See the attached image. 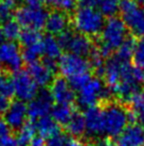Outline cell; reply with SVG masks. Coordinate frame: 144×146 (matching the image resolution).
<instances>
[{"mask_svg": "<svg viewBox=\"0 0 144 146\" xmlns=\"http://www.w3.org/2000/svg\"><path fill=\"white\" fill-rule=\"evenodd\" d=\"M120 13L126 28L132 36H144V10L139 7L137 0H120Z\"/></svg>", "mask_w": 144, "mask_h": 146, "instance_id": "5", "label": "cell"}, {"mask_svg": "<svg viewBox=\"0 0 144 146\" xmlns=\"http://www.w3.org/2000/svg\"><path fill=\"white\" fill-rule=\"evenodd\" d=\"M139 2H141V3H144V0H139Z\"/></svg>", "mask_w": 144, "mask_h": 146, "instance_id": "43", "label": "cell"}, {"mask_svg": "<svg viewBox=\"0 0 144 146\" xmlns=\"http://www.w3.org/2000/svg\"><path fill=\"white\" fill-rule=\"evenodd\" d=\"M77 3L81 8H96L98 7L99 0H77Z\"/></svg>", "mask_w": 144, "mask_h": 146, "instance_id": "36", "label": "cell"}, {"mask_svg": "<svg viewBox=\"0 0 144 146\" xmlns=\"http://www.w3.org/2000/svg\"><path fill=\"white\" fill-rule=\"evenodd\" d=\"M4 122L10 127V129L19 130L27 123L28 117V106L21 100H14L10 104L5 111Z\"/></svg>", "mask_w": 144, "mask_h": 146, "instance_id": "12", "label": "cell"}, {"mask_svg": "<svg viewBox=\"0 0 144 146\" xmlns=\"http://www.w3.org/2000/svg\"><path fill=\"white\" fill-rule=\"evenodd\" d=\"M22 59L24 62L29 64H32L35 62H38L39 58L44 56V50H43V41L37 44L31 45V46H27L24 47L22 49Z\"/></svg>", "mask_w": 144, "mask_h": 146, "instance_id": "23", "label": "cell"}, {"mask_svg": "<svg viewBox=\"0 0 144 146\" xmlns=\"http://www.w3.org/2000/svg\"><path fill=\"white\" fill-rule=\"evenodd\" d=\"M43 50H44L45 58L52 59V60H60L62 57V50L60 44L57 42V38L53 35H46L43 38Z\"/></svg>", "mask_w": 144, "mask_h": 146, "instance_id": "20", "label": "cell"}, {"mask_svg": "<svg viewBox=\"0 0 144 146\" xmlns=\"http://www.w3.org/2000/svg\"><path fill=\"white\" fill-rule=\"evenodd\" d=\"M67 146H85L84 143L80 141L79 139H70Z\"/></svg>", "mask_w": 144, "mask_h": 146, "instance_id": "40", "label": "cell"}, {"mask_svg": "<svg viewBox=\"0 0 144 146\" xmlns=\"http://www.w3.org/2000/svg\"><path fill=\"white\" fill-rule=\"evenodd\" d=\"M53 97L51 92L43 89L38 92L33 100L28 105V116L32 122H37L38 119L48 116L53 108Z\"/></svg>", "mask_w": 144, "mask_h": 146, "instance_id": "11", "label": "cell"}, {"mask_svg": "<svg viewBox=\"0 0 144 146\" xmlns=\"http://www.w3.org/2000/svg\"><path fill=\"white\" fill-rule=\"evenodd\" d=\"M14 95L12 78L4 73L0 72V96L4 98H11Z\"/></svg>", "mask_w": 144, "mask_h": 146, "instance_id": "29", "label": "cell"}, {"mask_svg": "<svg viewBox=\"0 0 144 146\" xmlns=\"http://www.w3.org/2000/svg\"><path fill=\"white\" fill-rule=\"evenodd\" d=\"M1 1H3V2H7V3H10V4H12V5H13V3L17 2L18 0H1Z\"/></svg>", "mask_w": 144, "mask_h": 146, "instance_id": "42", "label": "cell"}, {"mask_svg": "<svg viewBox=\"0 0 144 146\" xmlns=\"http://www.w3.org/2000/svg\"><path fill=\"white\" fill-rule=\"evenodd\" d=\"M13 15V8L12 4L7 3L0 0V23H7L11 19Z\"/></svg>", "mask_w": 144, "mask_h": 146, "instance_id": "34", "label": "cell"}, {"mask_svg": "<svg viewBox=\"0 0 144 146\" xmlns=\"http://www.w3.org/2000/svg\"><path fill=\"white\" fill-rule=\"evenodd\" d=\"M136 40L134 36H127V38L124 41V43L121 45L119 49L117 50V53L115 54L122 61L129 62V60L134 57L135 48H136Z\"/></svg>", "mask_w": 144, "mask_h": 146, "instance_id": "24", "label": "cell"}, {"mask_svg": "<svg viewBox=\"0 0 144 146\" xmlns=\"http://www.w3.org/2000/svg\"><path fill=\"white\" fill-rule=\"evenodd\" d=\"M130 122L129 112L120 104L111 102L103 108V126L104 134L108 138L117 139Z\"/></svg>", "mask_w": 144, "mask_h": 146, "instance_id": "3", "label": "cell"}, {"mask_svg": "<svg viewBox=\"0 0 144 146\" xmlns=\"http://www.w3.org/2000/svg\"><path fill=\"white\" fill-rule=\"evenodd\" d=\"M44 37L41 36L39 31H35V30H30V29H24L20 34L19 41L24 47L27 46H31V45L37 44L43 41Z\"/></svg>", "mask_w": 144, "mask_h": 146, "instance_id": "28", "label": "cell"}, {"mask_svg": "<svg viewBox=\"0 0 144 146\" xmlns=\"http://www.w3.org/2000/svg\"><path fill=\"white\" fill-rule=\"evenodd\" d=\"M36 126L35 124L31 121V122H27L24 124L17 133L16 140L19 146H29L30 143L32 142V140L35 138Z\"/></svg>", "mask_w": 144, "mask_h": 146, "instance_id": "22", "label": "cell"}, {"mask_svg": "<svg viewBox=\"0 0 144 146\" xmlns=\"http://www.w3.org/2000/svg\"><path fill=\"white\" fill-rule=\"evenodd\" d=\"M43 1L49 7H52L63 12L72 11L76 3V0H43Z\"/></svg>", "mask_w": 144, "mask_h": 146, "instance_id": "30", "label": "cell"}, {"mask_svg": "<svg viewBox=\"0 0 144 146\" xmlns=\"http://www.w3.org/2000/svg\"><path fill=\"white\" fill-rule=\"evenodd\" d=\"M112 141L115 146H143L144 127L140 124L132 123L118 138Z\"/></svg>", "mask_w": 144, "mask_h": 146, "instance_id": "14", "label": "cell"}, {"mask_svg": "<svg viewBox=\"0 0 144 146\" xmlns=\"http://www.w3.org/2000/svg\"><path fill=\"white\" fill-rule=\"evenodd\" d=\"M57 42L63 50H67L68 52L81 57L89 56L94 49L92 41L88 36L69 29L57 35Z\"/></svg>", "mask_w": 144, "mask_h": 146, "instance_id": "6", "label": "cell"}, {"mask_svg": "<svg viewBox=\"0 0 144 146\" xmlns=\"http://www.w3.org/2000/svg\"><path fill=\"white\" fill-rule=\"evenodd\" d=\"M90 79H91L90 73L83 74V75H77V76L69 78L68 82L69 84H70V86L74 90V92H79L82 88H84L85 85L88 83Z\"/></svg>", "mask_w": 144, "mask_h": 146, "instance_id": "32", "label": "cell"}, {"mask_svg": "<svg viewBox=\"0 0 144 146\" xmlns=\"http://www.w3.org/2000/svg\"><path fill=\"white\" fill-rule=\"evenodd\" d=\"M9 106H10V102L8 98H4L0 96V114H4L5 111L8 110Z\"/></svg>", "mask_w": 144, "mask_h": 146, "instance_id": "37", "label": "cell"}, {"mask_svg": "<svg viewBox=\"0 0 144 146\" xmlns=\"http://www.w3.org/2000/svg\"><path fill=\"white\" fill-rule=\"evenodd\" d=\"M2 33H3L4 38H7L8 41L15 42L20 37V34L22 32L20 25L14 19H10L7 23L2 24Z\"/></svg>", "mask_w": 144, "mask_h": 146, "instance_id": "25", "label": "cell"}, {"mask_svg": "<svg viewBox=\"0 0 144 146\" xmlns=\"http://www.w3.org/2000/svg\"><path fill=\"white\" fill-rule=\"evenodd\" d=\"M85 124H86V134L92 137L104 135V126H103V108L92 107L85 111Z\"/></svg>", "mask_w": 144, "mask_h": 146, "instance_id": "15", "label": "cell"}, {"mask_svg": "<svg viewBox=\"0 0 144 146\" xmlns=\"http://www.w3.org/2000/svg\"><path fill=\"white\" fill-rule=\"evenodd\" d=\"M14 15H15V21L20 25V27L39 31L46 26L49 12L44 7L32 8L24 4L17 9Z\"/></svg>", "mask_w": 144, "mask_h": 146, "instance_id": "7", "label": "cell"}, {"mask_svg": "<svg viewBox=\"0 0 144 146\" xmlns=\"http://www.w3.org/2000/svg\"><path fill=\"white\" fill-rule=\"evenodd\" d=\"M27 72L35 81L36 84L40 88H45L50 82H52L53 73L43 64V62L38 61L32 64H29Z\"/></svg>", "mask_w": 144, "mask_h": 146, "instance_id": "17", "label": "cell"}, {"mask_svg": "<svg viewBox=\"0 0 144 146\" xmlns=\"http://www.w3.org/2000/svg\"><path fill=\"white\" fill-rule=\"evenodd\" d=\"M14 95L18 100L24 102H31L38 94V85L36 84L27 70H19L14 73L12 77Z\"/></svg>", "mask_w": 144, "mask_h": 146, "instance_id": "8", "label": "cell"}, {"mask_svg": "<svg viewBox=\"0 0 144 146\" xmlns=\"http://www.w3.org/2000/svg\"><path fill=\"white\" fill-rule=\"evenodd\" d=\"M91 65L85 57H81L74 53L67 52L62 54L58 60V70L67 79L77 75L89 74Z\"/></svg>", "mask_w": 144, "mask_h": 146, "instance_id": "9", "label": "cell"}, {"mask_svg": "<svg viewBox=\"0 0 144 146\" xmlns=\"http://www.w3.org/2000/svg\"><path fill=\"white\" fill-rule=\"evenodd\" d=\"M127 38V28L122 18L110 17L105 21L99 38L98 50L103 58H110L113 51H117Z\"/></svg>", "mask_w": 144, "mask_h": 146, "instance_id": "1", "label": "cell"}, {"mask_svg": "<svg viewBox=\"0 0 144 146\" xmlns=\"http://www.w3.org/2000/svg\"><path fill=\"white\" fill-rule=\"evenodd\" d=\"M105 21L103 14L96 8L79 7L72 17V23L76 31L88 37L101 34Z\"/></svg>", "mask_w": 144, "mask_h": 146, "instance_id": "2", "label": "cell"}, {"mask_svg": "<svg viewBox=\"0 0 144 146\" xmlns=\"http://www.w3.org/2000/svg\"><path fill=\"white\" fill-rule=\"evenodd\" d=\"M35 126L38 137L43 138L44 140L52 138L60 132V124H57L52 118V116H49V115L38 119Z\"/></svg>", "mask_w": 144, "mask_h": 146, "instance_id": "18", "label": "cell"}, {"mask_svg": "<svg viewBox=\"0 0 144 146\" xmlns=\"http://www.w3.org/2000/svg\"><path fill=\"white\" fill-rule=\"evenodd\" d=\"M46 143H45V140L40 137H35V138L32 140V142L30 143L29 146H45Z\"/></svg>", "mask_w": 144, "mask_h": 146, "instance_id": "39", "label": "cell"}, {"mask_svg": "<svg viewBox=\"0 0 144 146\" xmlns=\"http://www.w3.org/2000/svg\"><path fill=\"white\" fill-rule=\"evenodd\" d=\"M22 64L24 59L19 46L15 42H3L0 46V65L12 73H17Z\"/></svg>", "mask_w": 144, "mask_h": 146, "instance_id": "10", "label": "cell"}, {"mask_svg": "<svg viewBox=\"0 0 144 146\" xmlns=\"http://www.w3.org/2000/svg\"><path fill=\"white\" fill-rule=\"evenodd\" d=\"M143 146H144V145H143Z\"/></svg>", "mask_w": 144, "mask_h": 146, "instance_id": "44", "label": "cell"}, {"mask_svg": "<svg viewBox=\"0 0 144 146\" xmlns=\"http://www.w3.org/2000/svg\"><path fill=\"white\" fill-rule=\"evenodd\" d=\"M69 140L68 135L65 133L60 132L58 134H56L52 138L48 139V141L46 142L45 146H67Z\"/></svg>", "mask_w": 144, "mask_h": 146, "instance_id": "33", "label": "cell"}, {"mask_svg": "<svg viewBox=\"0 0 144 146\" xmlns=\"http://www.w3.org/2000/svg\"><path fill=\"white\" fill-rule=\"evenodd\" d=\"M132 59L135 65L144 70V36L140 37L139 41L136 43V48Z\"/></svg>", "mask_w": 144, "mask_h": 146, "instance_id": "31", "label": "cell"}, {"mask_svg": "<svg viewBox=\"0 0 144 146\" xmlns=\"http://www.w3.org/2000/svg\"><path fill=\"white\" fill-rule=\"evenodd\" d=\"M135 121L144 127V91L140 92L132 102V112Z\"/></svg>", "mask_w": 144, "mask_h": 146, "instance_id": "26", "label": "cell"}, {"mask_svg": "<svg viewBox=\"0 0 144 146\" xmlns=\"http://www.w3.org/2000/svg\"><path fill=\"white\" fill-rule=\"evenodd\" d=\"M8 137H10V127L7 125L4 119L0 118V142L3 141Z\"/></svg>", "mask_w": 144, "mask_h": 146, "instance_id": "35", "label": "cell"}, {"mask_svg": "<svg viewBox=\"0 0 144 146\" xmlns=\"http://www.w3.org/2000/svg\"><path fill=\"white\" fill-rule=\"evenodd\" d=\"M66 129L68 133L74 138H80L84 133H86V124H85L84 114L79 111H74L70 121L66 125Z\"/></svg>", "mask_w": 144, "mask_h": 146, "instance_id": "19", "label": "cell"}, {"mask_svg": "<svg viewBox=\"0 0 144 146\" xmlns=\"http://www.w3.org/2000/svg\"><path fill=\"white\" fill-rule=\"evenodd\" d=\"M69 18L67 14L63 11L54 10L49 13L45 29L50 35H60L68 29Z\"/></svg>", "mask_w": 144, "mask_h": 146, "instance_id": "16", "label": "cell"}, {"mask_svg": "<svg viewBox=\"0 0 144 146\" xmlns=\"http://www.w3.org/2000/svg\"><path fill=\"white\" fill-rule=\"evenodd\" d=\"M51 95L53 100L58 105H72L76 100V94L72 89L67 79L57 77L51 83Z\"/></svg>", "mask_w": 144, "mask_h": 146, "instance_id": "13", "label": "cell"}, {"mask_svg": "<svg viewBox=\"0 0 144 146\" xmlns=\"http://www.w3.org/2000/svg\"><path fill=\"white\" fill-rule=\"evenodd\" d=\"M74 113V110L71 105H58L53 106L51 111V116L57 124L60 125H67L70 121L71 116Z\"/></svg>", "mask_w": 144, "mask_h": 146, "instance_id": "21", "label": "cell"}, {"mask_svg": "<svg viewBox=\"0 0 144 146\" xmlns=\"http://www.w3.org/2000/svg\"><path fill=\"white\" fill-rule=\"evenodd\" d=\"M111 91L99 78H91L84 88L77 92L76 100L79 107L87 110L96 107L100 102H107L111 97Z\"/></svg>", "mask_w": 144, "mask_h": 146, "instance_id": "4", "label": "cell"}, {"mask_svg": "<svg viewBox=\"0 0 144 146\" xmlns=\"http://www.w3.org/2000/svg\"><path fill=\"white\" fill-rule=\"evenodd\" d=\"M26 5L28 7H32V8H38V7H43L41 4L44 3L43 0H24Z\"/></svg>", "mask_w": 144, "mask_h": 146, "instance_id": "38", "label": "cell"}, {"mask_svg": "<svg viewBox=\"0 0 144 146\" xmlns=\"http://www.w3.org/2000/svg\"><path fill=\"white\" fill-rule=\"evenodd\" d=\"M98 10L103 16H107L108 18L115 17L120 10V0H99Z\"/></svg>", "mask_w": 144, "mask_h": 146, "instance_id": "27", "label": "cell"}, {"mask_svg": "<svg viewBox=\"0 0 144 146\" xmlns=\"http://www.w3.org/2000/svg\"><path fill=\"white\" fill-rule=\"evenodd\" d=\"M3 40H4V36H3V33H2V29L0 27V46L3 43Z\"/></svg>", "mask_w": 144, "mask_h": 146, "instance_id": "41", "label": "cell"}]
</instances>
